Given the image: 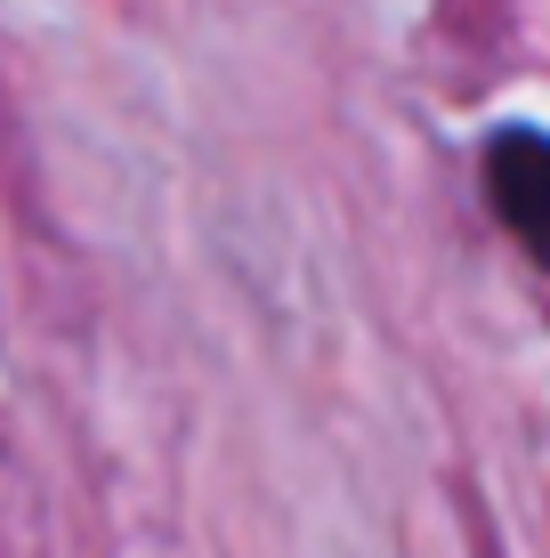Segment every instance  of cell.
<instances>
[{
  "mask_svg": "<svg viewBox=\"0 0 550 558\" xmlns=\"http://www.w3.org/2000/svg\"><path fill=\"white\" fill-rule=\"evenodd\" d=\"M486 203L518 235V252L550 267V130H502L486 146Z\"/></svg>",
  "mask_w": 550,
  "mask_h": 558,
  "instance_id": "6da1fadb",
  "label": "cell"
}]
</instances>
